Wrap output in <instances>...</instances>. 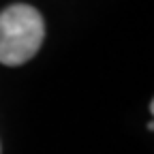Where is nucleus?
<instances>
[{
	"label": "nucleus",
	"instance_id": "1",
	"mask_svg": "<svg viewBox=\"0 0 154 154\" xmlns=\"http://www.w3.org/2000/svg\"><path fill=\"white\" fill-rule=\"evenodd\" d=\"M45 38L43 17L30 5H13L0 13V64L19 66L38 51Z\"/></svg>",
	"mask_w": 154,
	"mask_h": 154
}]
</instances>
